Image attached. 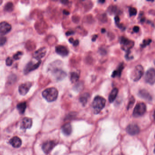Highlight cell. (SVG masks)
<instances>
[{"label":"cell","mask_w":155,"mask_h":155,"mask_svg":"<svg viewBox=\"0 0 155 155\" xmlns=\"http://www.w3.org/2000/svg\"><path fill=\"white\" fill-rule=\"evenodd\" d=\"M124 68V63H121L120 64L118 67H117V70L113 72L111 76L113 78H115L116 77H120L121 76L122 72Z\"/></svg>","instance_id":"cell-17"},{"label":"cell","mask_w":155,"mask_h":155,"mask_svg":"<svg viewBox=\"0 0 155 155\" xmlns=\"http://www.w3.org/2000/svg\"><path fill=\"white\" fill-rule=\"evenodd\" d=\"M118 90L117 88L113 89L110 93L109 97V100L110 103H112L114 101L118 94Z\"/></svg>","instance_id":"cell-20"},{"label":"cell","mask_w":155,"mask_h":155,"mask_svg":"<svg viewBox=\"0 0 155 155\" xmlns=\"http://www.w3.org/2000/svg\"><path fill=\"white\" fill-rule=\"evenodd\" d=\"M105 99L99 96H96L93 100L92 107L94 110V113L97 114L101 111L105 106Z\"/></svg>","instance_id":"cell-3"},{"label":"cell","mask_w":155,"mask_h":155,"mask_svg":"<svg viewBox=\"0 0 155 155\" xmlns=\"http://www.w3.org/2000/svg\"><path fill=\"white\" fill-rule=\"evenodd\" d=\"M99 2H102V3H103V2H105L104 1H99Z\"/></svg>","instance_id":"cell-39"},{"label":"cell","mask_w":155,"mask_h":155,"mask_svg":"<svg viewBox=\"0 0 155 155\" xmlns=\"http://www.w3.org/2000/svg\"><path fill=\"white\" fill-rule=\"evenodd\" d=\"M32 125V120L30 118L25 117L22 120L20 125V128L23 130L30 129Z\"/></svg>","instance_id":"cell-15"},{"label":"cell","mask_w":155,"mask_h":155,"mask_svg":"<svg viewBox=\"0 0 155 155\" xmlns=\"http://www.w3.org/2000/svg\"><path fill=\"white\" fill-rule=\"evenodd\" d=\"M106 30L104 28H102V29L101 32L102 33H104L106 32Z\"/></svg>","instance_id":"cell-38"},{"label":"cell","mask_w":155,"mask_h":155,"mask_svg":"<svg viewBox=\"0 0 155 155\" xmlns=\"http://www.w3.org/2000/svg\"><path fill=\"white\" fill-rule=\"evenodd\" d=\"M41 63V61H38L36 62L32 61L29 62L25 68V74H27L32 71L36 70L39 67Z\"/></svg>","instance_id":"cell-8"},{"label":"cell","mask_w":155,"mask_h":155,"mask_svg":"<svg viewBox=\"0 0 155 155\" xmlns=\"http://www.w3.org/2000/svg\"><path fill=\"white\" fill-rule=\"evenodd\" d=\"M114 20H115V23H116V25L117 26H118V28H119L121 29L122 30H124L125 28L124 26L122 24H121L120 23V18H119V17L118 16H117L115 17V18H114Z\"/></svg>","instance_id":"cell-25"},{"label":"cell","mask_w":155,"mask_h":155,"mask_svg":"<svg viewBox=\"0 0 155 155\" xmlns=\"http://www.w3.org/2000/svg\"><path fill=\"white\" fill-rule=\"evenodd\" d=\"M154 119H155V112H154Z\"/></svg>","instance_id":"cell-40"},{"label":"cell","mask_w":155,"mask_h":155,"mask_svg":"<svg viewBox=\"0 0 155 155\" xmlns=\"http://www.w3.org/2000/svg\"><path fill=\"white\" fill-rule=\"evenodd\" d=\"M135 98L133 96H132L130 98V100L129 101L128 104V107H127L128 110H129V109L131 108L132 107H133V105L135 103Z\"/></svg>","instance_id":"cell-29"},{"label":"cell","mask_w":155,"mask_h":155,"mask_svg":"<svg viewBox=\"0 0 155 155\" xmlns=\"http://www.w3.org/2000/svg\"><path fill=\"white\" fill-rule=\"evenodd\" d=\"M63 13L65 15H68L70 14V12H68V11H66V10H64L63 11Z\"/></svg>","instance_id":"cell-37"},{"label":"cell","mask_w":155,"mask_h":155,"mask_svg":"<svg viewBox=\"0 0 155 155\" xmlns=\"http://www.w3.org/2000/svg\"><path fill=\"white\" fill-rule=\"evenodd\" d=\"M126 130H127V132L129 135H132V136L137 135L140 132L139 127L137 125L135 124H131L129 125L127 127Z\"/></svg>","instance_id":"cell-11"},{"label":"cell","mask_w":155,"mask_h":155,"mask_svg":"<svg viewBox=\"0 0 155 155\" xmlns=\"http://www.w3.org/2000/svg\"><path fill=\"white\" fill-rule=\"evenodd\" d=\"M145 81L149 84H154L155 83V70L153 68L149 69L145 75Z\"/></svg>","instance_id":"cell-7"},{"label":"cell","mask_w":155,"mask_h":155,"mask_svg":"<svg viewBox=\"0 0 155 155\" xmlns=\"http://www.w3.org/2000/svg\"><path fill=\"white\" fill-rule=\"evenodd\" d=\"M14 8V6L12 2L6 3L5 6L4 10L7 12H12Z\"/></svg>","instance_id":"cell-24"},{"label":"cell","mask_w":155,"mask_h":155,"mask_svg":"<svg viewBox=\"0 0 155 155\" xmlns=\"http://www.w3.org/2000/svg\"><path fill=\"white\" fill-rule=\"evenodd\" d=\"M23 55V52H18L17 53H16V54L13 56V59H14L15 60H17L20 59L21 56Z\"/></svg>","instance_id":"cell-30"},{"label":"cell","mask_w":155,"mask_h":155,"mask_svg":"<svg viewBox=\"0 0 155 155\" xmlns=\"http://www.w3.org/2000/svg\"><path fill=\"white\" fill-rule=\"evenodd\" d=\"M152 41V40L150 39H145L143 41V43L141 44V47L142 48H144L147 47V45H149Z\"/></svg>","instance_id":"cell-27"},{"label":"cell","mask_w":155,"mask_h":155,"mask_svg":"<svg viewBox=\"0 0 155 155\" xmlns=\"http://www.w3.org/2000/svg\"><path fill=\"white\" fill-rule=\"evenodd\" d=\"M6 38L4 37H0V46H2L5 43Z\"/></svg>","instance_id":"cell-32"},{"label":"cell","mask_w":155,"mask_h":155,"mask_svg":"<svg viewBox=\"0 0 155 155\" xmlns=\"http://www.w3.org/2000/svg\"><path fill=\"white\" fill-rule=\"evenodd\" d=\"M27 103L25 102L20 103L17 105V108L20 114H23L27 108Z\"/></svg>","instance_id":"cell-23"},{"label":"cell","mask_w":155,"mask_h":155,"mask_svg":"<svg viewBox=\"0 0 155 155\" xmlns=\"http://www.w3.org/2000/svg\"><path fill=\"white\" fill-rule=\"evenodd\" d=\"M120 43L122 50L126 53L130 52L131 49L134 47V42L128 38L122 37L120 40Z\"/></svg>","instance_id":"cell-4"},{"label":"cell","mask_w":155,"mask_h":155,"mask_svg":"<svg viewBox=\"0 0 155 155\" xmlns=\"http://www.w3.org/2000/svg\"><path fill=\"white\" fill-rule=\"evenodd\" d=\"M144 68L141 65H137L135 67L131 73V79L134 81H137L143 76Z\"/></svg>","instance_id":"cell-5"},{"label":"cell","mask_w":155,"mask_h":155,"mask_svg":"<svg viewBox=\"0 0 155 155\" xmlns=\"http://www.w3.org/2000/svg\"><path fill=\"white\" fill-rule=\"evenodd\" d=\"M62 61L60 60L55 61L49 65L48 71L51 73L56 80H62L66 76V72L62 69Z\"/></svg>","instance_id":"cell-1"},{"label":"cell","mask_w":155,"mask_h":155,"mask_svg":"<svg viewBox=\"0 0 155 155\" xmlns=\"http://www.w3.org/2000/svg\"><path fill=\"white\" fill-rule=\"evenodd\" d=\"M43 97L48 102H52L57 99L58 96V91L55 87L46 89L42 93Z\"/></svg>","instance_id":"cell-2"},{"label":"cell","mask_w":155,"mask_h":155,"mask_svg":"<svg viewBox=\"0 0 155 155\" xmlns=\"http://www.w3.org/2000/svg\"><path fill=\"white\" fill-rule=\"evenodd\" d=\"M12 26L8 23L6 22H2L0 23V34L5 35L11 31Z\"/></svg>","instance_id":"cell-12"},{"label":"cell","mask_w":155,"mask_h":155,"mask_svg":"<svg viewBox=\"0 0 155 155\" xmlns=\"http://www.w3.org/2000/svg\"><path fill=\"white\" fill-rule=\"evenodd\" d=\"M10 144L15 148H19L22 144L21 139L17 136H14L9 141Z\"/></svg>","instance_id":"cell-18"},{"label":"cell","mask_w":155,"mask_h":155,"mask_svg":"<svg viewBox=\"0 0 155 155\" xmlns=\"http://www.w3.org/2000/svg\"><path fill=\"white\" fill-rule=\"evenodd\" d=\"M140 28L139 26H135L133 28V30L134 31V32L137 33L139 32V31Z\"/></svg>","instance_id":"cell-33"},{"label":"cell","mask_w":155,"mask_h":155,"mask_svg":"<svg viewBox=\"0 0 155 155\" xmlns=\"http://www.w3.org/2000/svg\"><path fill=\"white\" fill-rule=\"evenodd\" d=\"M32 85V83L31 82H25L20 85L19 87V93L23 96L26 95L30 90Z\"/></svg>","instance_id":"cell-10"},{"label":"cell","mask_w":155,"mask_h":155,"mask_svg":"<svg viewBox=\"0 0 155 155\" xmlns=\"http://www.w3.org/2000/svg\"><path fill=\"white\" fill-rule=\"evenodd\" d=\"M117 8L115 6H111L109 7L108 8V12L110 14H113L117 12Z\"/></svg>","instance_id":"cell-26"},{"label":"cell","mask_w":155,"mask_h":155,"mask_svg":"<svg viewBox=\"0 0 155 155\" xmlns=\"http://www.w3.org/2000/svg\"><path fill=\"white\" fill-rule=\"evenodd\" d=\"M98 38L97 35H94L93 36V37L92 38V41H95L96 40V39Z\"/></svg>","instance_id":"cell-36"},{"label":"cell","mask_w":155,"mask_h":155,"mask_svg":"<svg viewBox=\"0 0 155 155\" xmlns=\"http://www.w3.org/2000/svg\"><path fill=\"white\" fill-rule=\"evenodd\" d=\"M138 96L141 98H143L147 101H152V96H151L149 92H148L146 89H141V90H140L138 92Z\"/></svg>","instance_id":"cell-16"},{"label":"cell","mask_w":155,"mask_h":155,"mask_svg":"<svg viewBox=\"0 0 155 155\" xmlns=\"http://www.w3.org/2000/svg\"><path fill=\"white\" fill-rule=\"evenodd\" d=\"M146 110H147V106L145 104L143 103H138L136 105L133 111V116L135 117L141 116L146 112Z\"/></svg>","instance_id":"cell-6"},{"label":"cell","mask_w":155,"mask_h":155,"mask_svg":"<svg viewBox=\"0 0 155 155\" xmlns=\"http://www.w3.org/2000/svg\"><path fill=\"white\" fill-rule=\"evenodd\" d=\"M46 49L44 47L40 48L36 52H35L33 56L37 61H41L40 59L43 58L44 56H46Z\"/></svg>","instance_id":"cell-14"},{"label":"cell","mask_w":155,"mask_h":155,"mask_svg":"<svg viewBox=\"0 0 155 155\" xmlns=\"http://www.w3.org/2000/svg\"><path fill=\"white\" fill-rule=\"evenodd\" d=\"M13 59L10 57L7 58L6 60V65L8 66H11L12 64Z\"/></svg>","instance_id":"cell-31"},{"label":"cell","mask_w":155,"mask_h":155,"mask_svg":"<svg viewBox=\"0 0 155 155\" xmlns=\"http://www.w3.org/2000/svg\"><path fill=\"white\" fill-rule=\"evenodd\" d=\"M89 97V94L88 93H85L81 95L79 97V101L83 105H85L88 102Z\"/></svg>","instance_id":"cell-21"},{"label":"cell","mask_w":155,"mask_h":155,"mask_svg":"<svg viewBox=\"0 0 155 155\" xmlns=\"http://www.w3.org/2000/svg\"><path fill=\"white\" fill-rule=\"evenodd\" d=\"M55 52L57 54L62 56H66L69 53V51L67 48L62 45H58L55 47Z\"/></svg>","instance_id":"cell-13"},{"label":"cell","mask_w":155,"mask_h":155,"mask_svg":"<svg viewBox=\"0 0 155 155\" xmlns=\"http://www.w3.org/2000/svg\"><path fill=\"white\" fill-rule=\"evenodd\" d=\"M72 44H73V45H74V47H76V46L78 45L79 44V41L78 40H74Z\"/></svg>","instance_id":"cell-34"},{"label":"cell","mask_w":155,"mask_h":155,"mask_svg":"<svg viewBox=\"0 0 155 155\" xmlns=\"http://www.w3.org/2000/svg\"><path fill=\"white\" fill-rule=\"evenodd\" d=\"M74 34V32H73L72 31H68L66 33V35L67 36H70V35H72L73 34Z\"/></svg>","instance_id":"cell-35"},{"label":"cell","mask_w":155,"mask_h":155,"mask_svg":"<svg viewBox=\"0 0 155 155\" xmlns=\"http://www.w3.org/2000/svg\"><path fill=\"white\" fill-rule=\"evenodd\" d=\"M56 144V143L55 141H46L43 144L42 147L43 151L46 154H48L54 148Z\"/></svg>","instance_id":"cell-9"},{"label":"cell","mask_w":155,"mask_h":155,"mask_svg":"<svg viewBox=\"0 0 155 155\" xmlns=\"http://www.w3.org/2000/svg\"><path fill=\"white\" fill-rule=\"evenodd\" d=\"M63 133L66 136H69L72 132V127L70 123H66L62 127Z\"/></svg>","instance_id":"cell-19"},{"label":"cell","mask_w":155,"mask_h":155,"mask_svg":"<svg viewBox=\"0 0 155 155\" xmlns=\"http://www.w3.org/2000/svg\"><path fill=\"white\" fill-rule=\"evenodd\" d=\"M1 2H2V1H1V2H0V4H1Z\"/></svg>","instance_id":"cell-41"},{"label":"cell","mask_w":155,"mask_h":155,"mask_svg":"<svg viewBox=\"0 0 155 155\" xmlns=\"http://www.w3.org/2000/svg\"><path fill=\"white\" fill-rule=\"evenodd\" d=\"M129 13L130 17L136 16L137 14V10L135 8L131 7L129 8Z\"/></svg>","instance_id":"cell-28"},{"label":"cell","mask_w":155,"mask_h":155,"mask_svg":"<svg viewBox=\"0 0 155 155\" xmlns=\"http://www.w3.org/2000/svg\"><path fill=\"white\" fill-rule=\"evenodd\" d=\"M154 152H155V150H154Z\"/></svg>","instance_id":"cell-42"},{"label":"cell","mask_w":155,"mask_h":155,"mask_svg":"<svg viewBox=\"0 0 155 155\" xmlns=\"http://www.w3.org/2000/svg\"><path fill=\"white\" fill-rule=\"evenodd\" d=\"M79 74L77 72H72L70 74V79L72 83H75L79 80Z\"/></svg>","instance_id":"cell-22"}]
</instances>
